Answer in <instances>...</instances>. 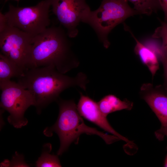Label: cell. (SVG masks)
<instances>
[{
  "mask_svg": "<svg viewBox=\"0 0 167 167\" xmlns=\"http://www.w3.org/2000/svg\"><path fill=\"white\" fill-rule=\"evenodd\" d=\"M17 83L32 94L38 113L66 89L77 86L85 91L89 81L80 72L74 77L61 73L52 66L26 69L17 78Z\"/></svg>",
  "mask_w": 167,
  "mask_h": 167,
  "instance_id": "obj_1",
  "label": "cell"
},
{
  "mask_svg": "<svg viewBox=\"0 0 167 167\" xmlns=\"http://www.w3.org/2000/svg\"><path fill=\"white\" fill-rule=\"evenodd\" d=\"M67 36L61 28L52 26L34 36L26 69L52 66L65 74L78 67Z\"/></svg>",
  "mask_w": 167,
  "mask_h": 167,
  "instance_id": "obj_2",
  "label": "cell"
},
{
  "mask_svg": "<svg viewBox=\"0 0 167 167\" xmlns=\"http://www.w3.org/2000/svg\"><path fill=\"white\" fill-rule=\"evenodd\" d=\"M56 101L59 108L57 119L53 125L46 128L43 132L47 137L51 136L53 132L58 135L60 146L57 152L58 155L66 151L72 143L77 144L80 136L83 134L98 135L107 144L121 140L117 136L107 134L86 125L73 100H65L59 98Z\"/></svg>",
  "mask_w": 167,
  "mask_h": 167,
  "instance_id": "obj_3",
  "label": "cell"
},
{
  "mask_svg": "<svg viewBox=\"0 0 167 167\" xmlns=\"http://www.w3.org/2000/svg\"><path fill=\"white\" fill-rule=\"evenodd\" d=\"M127 0H102L99 7L91 11L87 23L95 30L104 47L110 43L108 36L111 31L128 18L139 13Z\"/></svg>",
  "mask_w": 167,
  "mask_h": 167,
  "instance_id": "obj_4",
  "label": "cell"
},
{
  "mask_svg": "<svg viewBox=\"0 0 167 167\" xmlns=\"http://www.w3.org/2000/svg\"><path fill=\"white\" fill-rule=\"evenodd\" d=\"M50 6L48 0L28 7H15L9 4L8 11L4 14L7 24L34 37L49 27Z\"/></svg>",
  "mask_w": 167,
  "mask_h": 167,
  "instance_id": "obj_5",
  "label": "cell"
},
{
  "mask_svg": "<svg viewBox=\"0 0 167 167\" xmlns=\"http://www.w3.org/2000/svg\"><path fill=\"white\" fill-rule=\"evenodd\" d=\"M0 107L10 113L7 118L9 122L17 128L26 126L28 121L24 117V113L30 106L35 105L32 94L11 80L0 82Z\"/></svg>",
  "mask_w": 167,
  "mask_h": 167,
  "instance_id": "obj_6",
  "label": "cell"
},
{
  "mask_svg": "<svg viewBox=\"0 0 167 167\" xmlns=\"http://www.w3.org/2000/svg\"><path fill=\"white\" fill-rule=\"evenodd\" d=\"M33 37L7 24L0 31L1 53L25 70Z\"/></svg>",
  "mask_w": 167,
  "mask_h": 167,
  "instance_id": "obj_7",
  "label": "cell"
},
{
  "mask_svg": "<svg viewBox=\"0 0 167 167\" xmlns=\"http://www.w3.org/2000/svg\"><path fill=\"white\" fill-rule=\"evenodd\" d=\"M52 11L66 29L68 36L74 37L80 22L87 23L91 10L85 0H48Z\"/></svg>",
  "mask_w": 167,
  "mask_h": 167,
  "instance_id": "obj_8",
  "label": "cell"
},
{
  "mask_svg": "<svg viewBox=\"0 0 167 167\" xmlns=\"http://www.w3.org/2000/svg\"><path fill=\"white\" fill-rule=\"evenodd\" d=\"M80 97L77 105L80 115L104 130L119 137L127 143L132 142L115 131L110 125L105 116L101 111L97 102L88 96L80 92Z\"/></svg>",
  "mask_w": 167,
  "mask_h": 167,
  "instance_id": "obj_9",
  "label": "cell"
},
{
  "mask_svg": "<svg viewBox=\"0 0 167 167\" xmlns=\"http://www.w3.org/2000/svg\"><path fill=\"white\" fill-rule=\"evenodd\" d=\"M140 93L154 113L162 126H167V94L160 86L148 83L143 84Z\"/></svg>",
  "mask_w": 167,
  "mask_h": 167,
  "instance_id": "obj_10",
  "label": "cell"
},
{
  "mask_svg": "<svg viewBox=\"0 0 167 167\" xmlns=\"http://www.w3.org/2000/svg\"><path fill=\"white\" fill-rule=\"evenodd\" d=\"M124 27L125 29L130 32L136 42L134 48L135 53L148 67L153 78L159 69V60L157 55L152 50L138 41L127 26L124 25Z\"/></svg>",
  "mask_w": 167,
  "mask_h": 167,
  "instance_id": "obj_11",
  "label": "cell"
},
{
  "mask_svg": "<svg viewBox=\"0 0 167 167\" xmlns=\"http://www.w3.org/2000/svg\"><path fill=\"white\" fill-rule=\"evenodd\" d=\"M97 103L101 111L106 117L109 114L117 111L131 110L133 106L132 102L126 99L122 101L113 94L105 96Z\"/></svg>",
  "mask_w": 167,
  "mask_h": 167,
  "instance_id": "obj_12",
  "label": "cell"
},
{
  "mask_svg": "<svg viewBox=\"0 0 167 167\" xmlns=\"http://www.w3.org/2000/svg\"><path fill=\"white\" fill-rule=\"evenodd\" d=\"M24 70L0 53V82L10 80L13 77L17 78Z\"/></svg>",
  "mask_w": 167,
  "mask_h": 167,
  "instance_id": "obj_13",
  "label": "cell"
},
{
  "mask_svg": "<svg viewBox=\"0 0 167 167\" xmlns=\"http://www.w3.org/2000/svg\"><path fill=\"white\" fill-rule=\"evenodd\" d=\"M52 149L51 144L44 145L41 154L36 162V167H61L58 156L50 153Z\"/></svg>",
  "mask_w": 167,
  "mask_h": 167,
  "instance_id": "obj_14",
  "label": "cell"
},
{
  "mask_svg": "<svg viewBox=\"0 0 167 167\" xmlns=\"http://www.w3.org/2000/svg\"><path fill=\"white\" fill-rule=\"evenodd\" d=\"M134 5L139 14L149 15L161 9L159 0H127Z\"/></svg>",
  "mask_w": 167,
  "mask_h": 167,
  "instance_id": "obj_15",
  "label": "cell"
},
{
  "mask_svg": "<svg viewBox=\"0 0 167 167\" xmlns=\"http://www.w3.org/2000/svg\"><path fill=\"white\" fill-rule=\"evenodd\" d=\"M161 26L155 31L152 36L162 40L161 48L164 54L167 57V23L161 21Z\"/></svg>",
  "mask_w": 167,
  "mask_h": 167,
  "instance_id": "obj_16",
  "label": "cell"
},
{
  "mask_svg": "<svg viewBox=\"0 0 167 167\" xmlns=\"http://www.w3.org/2000/svg\"><path fill=\"white\" fill-rule=\"evenodd\" d=\"M9 163L8 161H7ZM2 165L4 166L7 164L6 166H10L14 167H28L29 166L24 161V158L23 156L19 155L16 152L15 155L13 156L11 161L9 162V163H2Z\"/></svg>",
  "mask_w": 167,
  "mask_h": 167,
  "instance_id": "obj_17",
  "label": "cell"
},
{
  "mask_svg": "<svg viewBox=\"0 0 167 167\" xmlns=\"http://www.w3.org/2000/svg\"><path fill=\"white\" fill-rule=\"evenodd\" d=\"M158 59L161 62L164 70V89L167 94V57L164 54L162 50L158 56Z\"/></svg>",
  "mask_w": 167,
  "mask_h": 167,
  "instance_id": "obj_18",
  "label": "cell"
},
{
  "mask_svg": "<svg viewBox=\"0 0 167 167\" xmlns=\"http://www.w3.org/2000/svg\"><path fill=\"white\" fill-rule=\"evenodd\" d=\"M156 138L159 140H163L164 137H167V126H162L161 128L155 132Z\"/></svg>",
  "mask_w": 167,
  "mask_h": 167,
  "instance_id": "obj_19",
  "label": "cell"
},
{
  "mask_svg": "<svg viewBox=\"0 0 167 167\" xmlns=\"http://www.w3.org/2000/svg\"><path fill=\"white\" fill-rule=\"evenodd\" d=\"M161 9L164 13V21L167 23V0H159Z\"/></svg>",
  "mask_w": 167,
  "mask_h": 167,
  "instance_id": "obj_20",
  "label": "cell"
},
{
  "mask_svg": "<svg viewBox=\"0 0 167 167\" xmlns=\"http://www.w3.org/2000/svg\"><path fill=\"white\" fill-rule=\"evenodd\" d=\"M165 166L167 167V157H166V160H165Z\"/></svg>",
  "mask_w": 167,
  "mask_h": 167,
  "instance_id": "obj_21",
  "label": "cell"
},
{
  "mask_svg": "<svg viewBox=\"0 0 167 167\" xmlns=\"http://www.w3.org/2000/svg\"><path fill=\"white\" fill-rule=\"evenodd\" d=\"M8 0H5V1H7ZM14 0L17 1H19V0Z\"/></svg>",
  "mask_w": 167,
  "mask_h": 167,
  "instance_id": "obj_22",
  "label": "cell"
}]
</instances>
